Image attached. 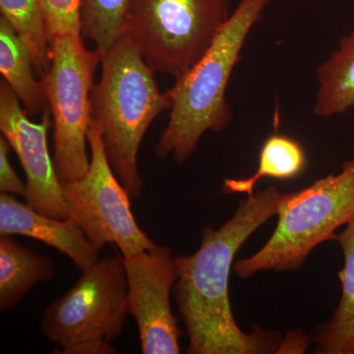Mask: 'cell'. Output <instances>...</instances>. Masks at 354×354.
I'll return each mask as SVG.
<instances>
[{"label": "cell", "instance_id": "1", "mask_svg": "<svg viewBox=\"0 0 354 354\" xmlns=\"http://www.w3.org/2000/svg\"><path fill=\"white\" fill-rule=\"evenodd\" d=\"M286 193L276 187L239 202L218 230L205 227L201 245L189 256L176 257L174 295L185 326L190 354L281 353L285 337L255 328L247 334L230 306L228 281L234 259L244 242L272 216Z\"/></svg>", "mask_w": 354, "mask_h": 354}, {"label": "cell", "instance_id": "2", "mask_svg": "<svg viewBox=\"0 0 354 354\" xmlns=\"http://www.w3.org/2000/svg\"><path fill=\"white\" fill-rule=\"evenodd\" d=\"M99 83L91 91V122L101 133L111 169L131 199L142 194L138 169L142 140L158 114L171 108L155 73L127 32L102 57Z\"/></svg>", "mask_w": 354, "mask_h": 354}, {"label": "cell", "instance_id": "3", "mask_svg": "<svg viewBox=\"0 0 354 354\" xmlns=\"http://www.w3.org/2000/svg\"><path fill=\"white\" fill-rule=\"evenodd\" d=\"M271 0H241L213 43L194 66L176 79L171 90L169 120L158 140V158L171 156L176 164L196 152L208 131L220 132L232 120L227 102L230 76L254 26Z\"/></svg>", "mask_w": 354, "mask_h": 354}, {"label": "cell", "instance_id": "4", "mask_svg": "<svg viewBox=\"0 0 354 354\" xmlns=\"http://www.w3.org/2000/svg\"><path fill=\"white\" fill-rule=\"evenodd\" d=\"M354 220V158L339 172L304 189L286 193L269 241L255 254L235 263V274L248 279L263 271H295L324 241Z\"/></svg>", "mask_w": 354, "mask_h": 354}, {"label": "cell", "instance_id": "5", "mask_svg": "<svg viewBox=\"0 0 354 354\" xmlns=\"http://www.w3.org/2000/svg\"><path fill=\"white\" fill-rule=\"evenodd\" d=\"M122 256H106L44 311V335L62 354H111L129 314Z\"/></svg>", "mask_w": 354, "mask_h": 354}, {"label": "cell", "instance_id": "6", "mask_svg": "<svg viewBox=\"0 0 354 354\" xmlns=\"http://www.w3.org/2000/svg\"><path fill=\"white\" fill-rule=\"evenodd\" d=\"M230 15V0H131L125 32L156 73L177 79L197 64Z\"/></svg>", "mask_w": 354, "mask_h": 354}, {"label": "cell", "instance_id": "7", "mask_svg": "<svg viewBox=\"0 0 354 354\" xmlns=\"http://www.w3.org/2000/svg\"><path fill=\"white\" fill-rule=\"evenodd\" d=\"M101 62V53L88 50L82 36L65 35L50 41V66L41 81L53 120V162L62 183L80 178L90 165V95Z\"/></svg>", "mask_w": 354, "mask_h": 354}, {"label": "cell", "instance_id": "8", "mask_svg": "<svg viewBox=\"0 0 354 354\" xmlns=\"http://www.w3.org/2000/svg\"><path fill=\"white\" fill-rule=\"evenodd\" d=\"M88 143V171L76 180L62 183L70 218L99 251L106 244H115L122 257L150 250L157 244L135 220L131 197L111 169L101 133L92 122Z\"/></svg>", "mask_w": 354, "mask_h": 354}, {"label": "cell", "instance_id": "9", "mask_svg": "<svg viewBox=\"0 0 354 354\" xmlns=\"http://www.w3.org/2000/svg\"><path fill=\"white\" fill-rule=\"evenodd\" d=\"M123 258L128 307L139 330L144 354L180 353L181 332L172 312L171 292L176 281L171 248L156 245Z\"/></svg>", "mask_w": 354, "mask_h": 354}, {"label": "cell", "instance_id": "10", "mask_svg": "<svg viewBox=\"0 0 354 354\" xmlns=\"http://www.w3.org/2000/svg\"><path fill=\"white\" fill-rule=\"evenodd\" d=\"M53 127L50 109H44L39 122L26 113L10 86L0 83V130L19 158L26 176L27 204L43 215L68 218L62 183L57 176L48 145Z\"/></svg>", "mask_w": 354, "mask_h": 354}, {"label": "cell", "instance_id": "11", "mask_svg": "<svg viewBox=\"0 0 354 354\" xmlns=\"http://www.w3.org/2000/svg\"><path fill=\"white\" fill-rule=\"evenodd\" d=\"M0 235H22L44 242L64 253L82 271L100 259V251L71 218L43 215L4 193L0 195Z\"/></svg>", "mask_w": 354, "mask_h": 354}, {"label": "cell", "instance_id": "12", "mask_svg": "<svg viewBox=\"0 0 354 354\" xmlns=\"http://www.w3.org/2000/svg\"><path fill=\"white\" fill-rule=\"evenodd\" d=\"M334 241L342 247L344 267L339 272L342 297L332 317L316 330L314 335L320 354H354V220Z\"/></svg>", "mask_w": 354, "mask_h": 354}, {"label": "cell", "instance_id": "13", "mask_svg": "<svg viewBox=\"0 0 354 354\" xmlns=\"http://www.w3.org/2000/svg\"><path fill=\"white\" fill-rule=\"evenodd\" d=\"M53 261L12 239L0 237V309L14 308L30 290L55 276Z\"/></svg>", "mask_w": 354, "mask_h": 354}, {"label": "cell", "instance_id": "14", "mask_svg": "<svg viewBox=\"0 0 354 354\" xmlns=\"http://www.w3.org/2000/svg\"><path fill=\"white\" fill-rule=\"evenodd\" d=\"M313 113L332 118L354 108V32L342 37L337 50L316 70Z\"/></svg>", "mask_w": 354, "mask_h": 354}, {"label": "cell", "instance_id": "15", "mask_svg": "<svg viewBox=\"0 0 354 354\" xmlns=\"http://www.w3.org/2000/svg\"><path fill=\"white\" fill-rule=\"evenodd\" d=\"M29 48L3 17L0 18V72L30 116L48 108L41 81L34 75Z\"/></svg>", "mask_w": 354, "mask_h": 354}, {"label": "cell", "instance_id": "16", "mask_svg": "<svg viewBox=\"0 0 354 354\" xmlns=\"http://www.w3.org/2000/svg\"><path fill=\"white\" fill-rule=\"evenodd\" d=\"M307 158L304 149L297 140L285 135L272 134L260 151L257 171L243 179H227L223 185L225 194L245 193L252 196L256 184L262 178H295L304 171Z\"/></svg>", "mask_w": 354, "mask_h": 354}, {"label": "cell", "instance_id": "17", "mask_svg": "<svg viewBox=\"0 0 354 354\" xmlns=\"http://www.w3.org/2000/svg\"><path fill=\"white\" fill-rule=\"evenodd\" d=\"M0 12L28 46L35 70L43 75L50 66V44L41 0H0Z\"/></svg>", "mask_w": 354, "mask_h": 354}, {"label": "cell", "instance_id": "18", "mask_svg": "<svg viewBox=\"0 0 354 354\" xmlns=\"http://www.w3.org/2000/svg\"><path fill=\"white\" fill-rule=\"evenodd\" d=\"M130 2L131 0H81L82 35L92 39L102 57L125 32Z\"/></svg>", "mask_w": 354, "mask_h": 354}, {"label": "cell", "instance_id": "19", "mask_svg": "<svg viewBox=\"0 0 354 354\" xmlns=\"http://www.w3.org/2000/svg\"><path fill=\"white\" fill-rule=\"evenodd\" d=\"M50 41L65 35L82 36L81 0H41Z\"/></svg>", "mask_w": 354, "mask_h": 354}, {"label": "cell", "instance_id": "20", "mask_svg": "<svg viewBox=\"0 0 354 354\" xmlns=\"http://www.w3.org/2000/svg\"><path fill=\"white\" fill-rule=\"evenodd\" d=\"M10 147L6 137L1 134L0 136V192L4 194L25 196L26 184L22 183L9 160L8 153Z\"/></svg>", "mask_w": 354, "mask_h": 354}]
</instances>
